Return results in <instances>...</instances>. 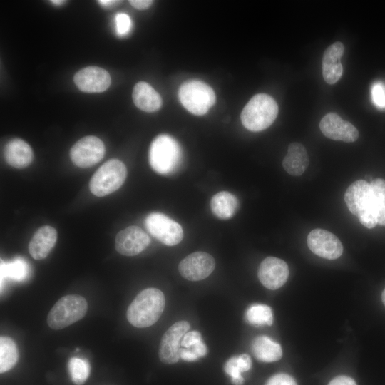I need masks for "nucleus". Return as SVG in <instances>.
I'll list each match as a JSON object with an SVG mask.
<instances>
[{"label":"nucleus","mask_w":385,"mask_h":385,"mask_svg":"<svg viewBox=\"0 0 385 385\" xmlns=\"http://www.w3.org/2000/svg\"><path fill=\"white\" fill-rule=\"evenodd\" d=\"M213 257L205 252H195L183 258L178 265L180 275L189 281H200L207 278L214 270Z\"/></svg>","instance_id":"9b49d317"},{"label":"nucleus","mask_w":385,"mask_h":385,"mask_svg":"<svg viewBox=\"0 0 385 385\" xmlns=\"http://www.w3.org/2000/svg\"><path fill=\"white\" fill-rule=\"evenodd\" d=\"M238 207V200L228 191H221L216 193L210 200V208L212 213L221 220H228L232 217Z\"/></svg>","instance_id":"5701e85b"},{"label":"nucleus","mask_w":385,"mask_h":385,"mask_svg":"<svg viewBox=\"0 0 385 385\" xmlns=\"http://www.w3.org/2000/svg\"><path fill=\"white\" fill-rule=\"evenodd\" d=\"M252 350L255 358L263 362L277 361L282 356L280 344L266 336L255 338L252 343Z\"/></svg>","instance_id":"4be33fe9"},{"label":"nucleus","mask_w":385,"mask_h":385,"mask_svg":"<svg viewBox=\"0 0 385 385\" xmlns=\"http://www.w3.org/2000/svg\"><path fill=\"white\" fill-rule=\"evenodd\" d=\"M180 358L186 361H195L199 359L191 349L183 347L180 348Z\"/></svg>","instance_id":"f704fd0d"},{"label":"nucleus","mask_w":385,"mask_h":385,"mask_svg":"<svg viewBox=\"0 0 385 385\" xmlns=\"http://www.w3.org/2000/svg\"><path fill=\"white\" fill-rule=\"evenodd\" d=\"M29 273V267L26 262L22 258H16L8 263H1V277H9L21 281L24 279Z\"/></svg>","instance_id":"cd10ccee"},{"label":"nucleus","mask_w":385,"mask_h":385,"mask_svg":"<svg viewBox=\"0 0 385 385\" xmlns=\"http://www.w3.org/2000/svg\"><path fill=\"white\" fill-rule=\"evenodd\" d=\"M328 385H356L355 381L347 376H339L334 378Z\"/></svg>","instance_id":"72a5a7b5"},{"label":"nucleus","mask_w":385,"mask_h":385,"mask_svg":"<svg viewBox=\"0 0 385 385\" xmlns=\"http://www.w3.org/2000/svg\"><path fill=\"white\" fill-rule=\"evenodd\" d=\"M178 97L180 103L189 112L202 115L215 103V94L212 88L198 80L184 82L179 88Z\"/></svg>","instance_id":"0eeeda50"},{"label":"nucleus","mask_w":385,"mask_h":385,"mask_svg":"<svg viewBox=\"0 0 385 385\" xmlns=\"http://www.w3.org/2000/svg\"><path fill=\"white\" fill-rule=\"evenodd\" d=\"M307 246L317 256L336 260L343 252V246L339 238L329 231L317 228L307 235Z\"/></svg>","instance_id":"f8f14e48"},{"label":"nucleus","mask_w":385,"mask_h":385,"mask_svg":"<svg viewBox=\"0 0 385 385\" xmlns=\"http://www.w3.org/2000/svg\"><path fill=\"white\" fill-rule=\"evenodd\" d=\"M373 103L379 109H385V85L379 81L373 83L371 88Z\"/></svg>","instance_id":"c756f323"},{"label":"nucleus","mask_w":385,"mask_h":385,"mask_svg":"<svg viewBox=\"0 0 385 385\" xmlns=\"http://www.w3.org/2000/svg\"><path fill=\"white\" fill-rule=\"evenodd\" d=\"M344 52V44L337 41L330 45L324 53L322 74L328 84L337 83L342 76L343 67L340 60Z\"/></svg>","instance_id":"f3484780"},{"label":"nucleus","mask_w":385,"mask_h":385,"mask_svg":"<svg viewBox=\"0 0 385 385\" xmlns=\"http://www.w3.org/2000/svg\"><path fill=\"white\" fill-rule=\"evenodd\" d=\"M119 1H113V0H100L98 1V3L102 5L104 7H111L113 6L118 3H119Z\"/></svg>","instance_id":"4c0bfd02"},{"label":"nucleus","mask_w":385,"mask_h":385,"mask_svg":"<svg viewBox=\"0 0 385 385\" xmlns=\"http://www.w3.org/2000/svg\"><path fill=\"white\" fill-rule=\"evenodd\" d=\"M132 96L136 107L145 112L156 111L162 105L160 94L150 84L144 81L135 84Z\"/></svg>","instance_id":"aec40b11"},{"label":"nucleus","mask_w":385,"mask_h":385,"mask_svg":"<svg viewBox=\"0 0 385 385\" xmlns=\"http://www.w3.org/2000/svg\"><path fill=\"white\" fill-rule=\"evenodd\" d=\"M50 2L52 3L53 5L61 6L63 4H64L66 1L63 0H52V1H50Z\"/></svg>","instance_id":"58836bf2"},{"label":"nucleus","mask_w":385,"mask_h":385,"mask_svg":"<svg viewBox=\"0 0 385 385\" xmlns=\"http://www.w3.org/2000/svg\"><path fill=\"white\" fill-rule=\"evenodd\" d=\"M57 232L49 225H44L36 230L30 240L29 251L35 260L45 259L57 241Z\"/></svg>","instance_id":"a211bd4d"},{"label":"nucleus","mask_w":385,"mask_h":385,"mask_svg":"<svg viewBox=\"0 0 385 385\" xmlns=\"http://www.w3.org/2000/svg\"><path fill=\"white\" fill-rule=\"evenodd\" d=\"M381 299H382L383 304H384V306H385V288H384V289L383 290L382 294H381Z\"/></svg>","instance_id":"ea45409f"},{"label":"nucleus","mask_w":385,"mask_h":385,"mask_svg":"<svg viewBox=\"0 0 385 385\" xmlns=\"http://www.w3.org/2000/svg\"><path fill=\"white\" fill-rule=\"evenodd\" d=\"M145 226L153 237L168 246L178 245L184 236L181 225L161 212L150 213L145 219Z\"/></svg>","instance_id":"6e6552de"},{"label":"nucleus","mask_w":385,"mask_h":385,"mask_svg":"<svg viewBox=\"0 0 385 385\" xmlns=\"http://www.w3.org/2000/svg\"><path fill=\"white\" fill-rule=\"evenodd\" d=\"M73 81L81 91L100 93L106 91L111 85L108 72L97 66H88L76 73Z\"/></svg>","instance_id":"dca6fc26"},{"label":"nucleus","mask_w":385,"mask_h":385,"mask_svg":"<svg viewBox=\"0 0 385 385\" xmlns=\"http://www.w3.org/2000/svg\"><path fill=\"white\" fill-rule=\"evenodd\" d=\"M88 310L86 299L78 294H68L58 299L47 316V323L53 329H63L81 319Z\"/></svg>","instance_id":"39448f33"},{"label":"nucleus","mask_w":385,"mask_h":385,"mask_svg":"<svg viewBox=\"0 0 385 385\" xmlns=\"http://www.w3.org/2000/svg\"><path fill=\"white\" fill-rule=\"evenodd\" d=\"M277 114L278 105L275 100L267 94L258 93L245 106L240 118L245 128L258 132L270 127Z\"/></svg>","instance_id":"f03ea898"},{"label":"nucleus","mask_w":385,"mask_h":385,"mask_svg":"<svg viewBox=\"0 0 385 385\" xmlns=\"http://www.w3.org/2000/svg\"><path fill=\"white\" fill-rule=\"evenodd\" d=\"M370 186L377 223L385 226V180L375 179Z\"/></svg>","instance_id":"bb28decb"},{"label":"nucleus","mask_w":385,"mask_h":385,"mask_svg":"<svg viewBox=\"0 0 385 385\" xmlns=\"http://www.w3.org/2000/svg\"><path fill=\"white\" fill-rule=\"evenodd\" d=\"M68 369L71 381L76 385L83 384L90 374V364L85 359L71 358L68 364Z\"/></svg>","instance_id":"c85d7f7f"},{"label":"nucleus","mask_w":385,"mask_h":385,"mask_svg":"<svg viewBox=\"0 0 385 385\" xmlns=\"http://www.w3.org/2000/svg\"><path fill=\"white\" fill-rule=\"evenodd\" d=\"M4 157L9 165L16 168H24L31 163L34 153L26 142L20 138H14L6 144Z\"/></svg>","instance_id":"6ab92c4d"},{"label":"nucleus","mask_w":385,"mask_h":385,"mask_svg":"<svg viewBox=\"0 0 385 385\" xmlns=\"http://www.w3.org/2000/svg\"><path fill=\"white\" fill-rule=\"evenodd\" d=\"M344 201L349 211L358 217L360 223L371 229L377 224L370 183L364 180L352 183L344 194Z\"/></svg>","instance_id":"20e7f679"},{"label":"nucleus","mask_w":385,"mask_h":385,"mask_svg":"<svg viewBox=\"0 0 385 385\" xmlns=\"http://www.w3.org/2000/svg\"><path fill=\"white\" fill-rule=\"evenodd\" d=\"M130 4L137 9H145L150 7L153 1L150 0H130Z\"/></svg>","instance_id":"e433bc0d"},{"label":"nucleus","mask_w":385,"mask_h":385,"mask_svg":"<svg viewBox=\"0 0 385 385\" xmlns=\"http://www.w3.org/2000/svg\"><path fill=\"white\" fill-rule=\"evenodd\" d=\"M319 128L324 136L334 140L352 143L359 138L356 127L335 113L325 115L319 123Z\"/></svg>","instance_id":"2eb2a0df"},{"label":"nucleus","mask_w":385,"mask_h":385,"mask_svg":"<svg viewBox=\"0 0 385 385\" xmlns=\"http://www.w3.org/2000/svg\"><path fill=\"white\" fill-rule=\"evenodd\" d=\"M19 350L15 342L10 337H0V372L9 371L19 359Z\"/></svg>","instance_id":"393cba45"},{"label":"nucleus","mask_w":385,"mask_h":385,"mask_svg":"<svg viewBox=\"0 0 385 385\" xmlns=\"http://www.w3.org/2000/svg\"><path fill=\"white\" fill-rule=\"evenodd\" d=\"M190 349H191L199 358L205 356L207 353V346L202 340L196 344Z\"/></svg>","instance_id":"c9c22d12"},{"label":"nucleus","mask_w":385,"mask_h":385,"mask_svg":"<svg viewBox=\"0 0 385 385\" xmlns=\"http://www.w3.org/2000/svg\"><path fill=\"white\" fill-rule=\"evenodd\" d=\"M126 176L125 164L118 159H111L103 163L91 177L90 190L97 197L108 195L120 188Z\"/></svg>","instance_id":"423d86ee"},{"label":"nucleus","mask_w":385,"mask_h":385,"mask_svg":"<svg viewBox=\"0 0 385 385\" xmlns=\"http://www.w3.org/2000/svg\"><path fill=\"white\" fill-rule=\"evenodd\" d=\"M245 318L247 323L256 327L270 326L273 323L272 309L269 306L262 304L251 305L247 309Z\"/></svg>","instance_id":"a878e982"},{"label":"nucleus","mask_w":385,"mask_h":385,"mask_svg":"<svg viewBox=\"0 0 385 385\" xmlns=\"http://www.w3.org/2000/svg\"><path fill=\"white\" fill-rule=\"evenodd\" d=\"M106 148L103 141L93 135L81 138L71 148L70 157L78 167L89 168L101 160Z\"/></svg>","instance_id":"1a4fd4ad"},{"label":"nucleus","mask_w":385,"mask_h":385,"mask_svg":"<svg viewBox=\"0 0 385 385\" xmlns=\"http://www.w3.org/2000/svg\"><path fill=\"white\" fill-rule=\"evenodd\" d=\"M115 28L117 34L120 36L128 34L131 28V20L130 16L125 13H119L115 18Z\"/></svg>","instance_id":"7c9ffc66"},{"label":"nucleus","mask_w":385,"mask_h":385,"mask_svg":"<svg viewBox=\"0 0 385 385\" xmlns=\"http://www.w3.org/2000/svg\"><path fill=\"white\" fill-rule=\"evenodd\" d=\"M309 162V156L304 146L301 143L294 142L288 146L287 153L282 161V166L289 175L299 176L307 169Z\"/></svg>","instance_id":"412c9836"},{"label":"nucleus","mask_w":385,"mask_h":385,"mask_svg":"<svg viewBox=\"0 0 385 385\" xmlns=\"http://www.w3.org/2000/svg\"><path fill=\"white\" fill-rule=\"evenodd\" d=\"M165 304V296L160 289H145L138 294L128 306L127 319L138 328L152 326L162 315Z\"/></svg>","instance_id":"f257e3e1"},{"label":"nucleus","mask_w":385,"mask_h":385,"mask_svg":"<svg viewBox=\"0 0 385 385\" xmlns=\"http://www.w3.org/2000/svg\"><path fill=\"white\" fill-rule=\"evenodd\" d=\"M148 158L154 171L161 175L170 174L180 165L182 150L175 138L167 134H161L151 143Z\"/></svg>","instance_id":"7ed1b4c3"},{"label":"nucleus","mask_w":385,"mask_h":385,"mask_svg":"<svg viewBox=\"0 0 385 385\" xmlns=\"http://www.w3.org/2000/svg\"><path fill=\"white\" fill-rule=\"evenodd\" d=\"M190 327L188 322L178 321L163 334L158 350V356L163 363L173 364L179 361L181 340Z\"/></svg>","instance_id":"9d476101"},{"label":"nucleus","mask_w":385,"mask_h":385,"mask_svg":"<svg viewBox=\"0 0 385 385\" xmlns=\"http://www.w3.org/2000/svg\"><path fill=\"white\" fill-rule=\"evenodd\" d=\"M200 341H202V336L199 332H188L183 336L180 345L183 348L190 349Z\"/></svg>","instance_id":"473e14b6"},{"label":"nucleus","mask_w":385,"mask_h":385,"mask_svg":"<svg viewBox=\"0 0 385 385\" xmlns=\"http://www.w3.org/2000/svg\"><path fill=\"white\" fill-rule=\"evenodd\" d=\"M265 385H297V384L292 376L280 373L272 376Z\"/></svg>","instance_id":"2f4dec72"},{"label":"nucleus","mask_w":385,"mask_h":385,"mask_svg":"<svg viewBox=\"0 0 385 385\" xmlns=\"http://www.w3.org/2000/svg\"><path fill=\"white\" fill-rule=\"evenodd\" d=\"M251 366L250 356L247 354H242L230 358L224 365V371L230 376L234 385H242L244 379L241 373L250 370Z\"/></svg>","instance_id":"b1692460"},{"label":"nucleus","mask_w":385,"mask_h":385,"mask_svg":"<svg viewBox=\"0 0 385 385\" xmlns=\"http://www.w3.org/2000/svg\"><path fill=\"white\" fill-rule=\"evenodd\" d=\"M150 243V238L144 230L131 225L117 234L115 247L120 255L135 256L145 250Z\"/></svg>","instance_id":"4468645a"},{"label":"nucleus","mask_w":385,"mask_h":385,"mask_svg":"<svg viewBox=\"0 0 385 385\" xmlns=\"http://www.w3.org/2000/svg\"><path fill=\"white\" fill-rule=\"evenodd\" d=\"M289 274L287 264L275 257H267L264 259L257 271L260 282L264 287L271 290L282 287L287 282Z\"/></svg>","instance_id":"ddd939ff"}]
</instances>
